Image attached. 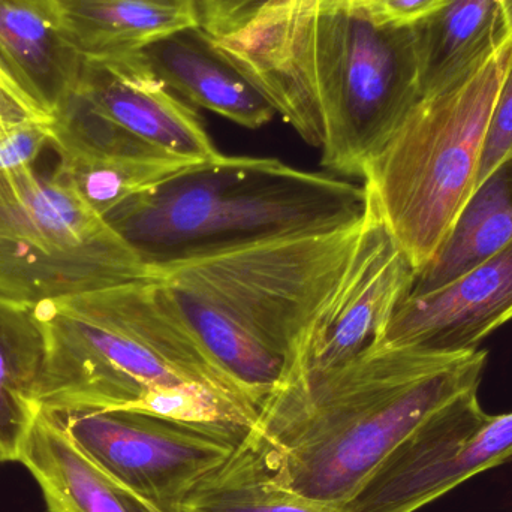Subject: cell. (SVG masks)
Masks as SVG:
<instances>
[{"mask_svg":"<svg viewBox=\"0 0 512 512\" xmlns=\"http://www.w3.org/2000/svg\"><path fill=\"white\" fill-rule=\"evenodd\" d=\"M486 351L441 354L379 343L319 372H292L249 429L271 478L313 504L342 508L427 417L480 387Z\"/></svg>","mask_w":512,"mask_h":512,"instance_id":"cell-1","label":"cell"},{"mask_svg":"<svg viewBox=\"0 0 512 512\" xmlns=\"http://www.w3.org/2000/svg\"><path fill=\"white\" fill-rule=\"evenodd\" d=\"M361 224L363 216L328 230L186 256L156 267V282L259 409L294 367Z\"/></svg>","mask_w":512,"mask_h":512,"instance_id":"cell-2","label":"cell"},{"mask_svg":"<svg viewBox=\"0 0 512 512\" xmlns=\"http://www.w3.org/2000/svg\"><path fill=\"white\" fill-rule=\"evenodd\" d=\"M35 400L44 411H137L162 391L197 388L259 409L195 336L156 280L42 301Z\"/></svg>","mask_w":512,"mask_h":512,"instance_id":"cell-3","label":"cell"},{"mask_svg":"<svg viewBox=\"0 0 512 512\" xmlns=\"http://www.w3.org/2000/svg\"><path fill=\"white\" fill-rule=\"evenodd\" d=\"M366 206L364 185L343 177L222 153L105 219L156 270L186 256L349 224Z\"/></svg>","mask_w":512,"mask_h":512,"instance_id":"cell-4","label":"cell"},{"mask_svg":"<svg viewBox=\"0 0 512 512\" xmlns=\"http://www.w3.org/2000/svg\"><path fill=\"white\" fill-rule=\"evenodd\" d=\"M512 38L447 86L421 93L363 183L400 248L423 270L477 188Z\"/></svg>","mask_w":512,"mask_h":512,"instance_id":"cell-5","label":"cell"},{"mask_svg":"<svg viewBox=\"0 0 512 512\" xmlns=\"http://www.w3.org/2000/svg\"><path fill=\"white\" fill-rule=\"evenodd\" d=\"M310 81L321 114L322 168L363 180L421 96L414 26H381L369 11L328 3L313 29Z\"/></svg>","mask_w":512,"mask_h":512,"instance_id":"cell-6","label":"cell"},{"mask_svg":"<svg viewBox=\"0 0 512 512\" xmlns=\"http://www.w3.org/2000/svg\"><path fill=\"white\" fill-rule=\"evenodd\" d=\"M156 280L104 216L32 167L0 173V301H42Z\"/></svg>","mask_w":512,"mask_h":512,"instance_id":"cell-7","label":"cell"},{"mask_svg":"<svg viewBox=\"0 0 512 512\" xmlns=\"http://www.w3.org/2000/svg\"><path fill=\"white\" fill-rule=\"evenodd\" d=\"M44 412L81 453L158 512H183L192 490L249 430L122 409Z\"/></svg>","mask_w":512,"mask_h":512,"instance_id":"cell-8","label":"cell"},{"mask_svg":"<svg viewBox=\"0 0 512 512\" xmlns=\"http://www.w3.org/2000/svg\"><path fill=\"white\" fill-rule=\"evenodd\" d=\"M478 388L427 417L382 460L342 510L417 512L471 478L511 462L512 412L487 414Z\"/></svg>","mask_w":512,"mask_h":512,"instance_id":"cell-9","label":"cell"},{"mask_svg":"<svg viewBox=\"0 0 512 512\" xmlns=\"http://www.w3.org/2000/svg\"><path fill=\"white\" fill-rule=\"evenodd\" d=\"M366 194L360 236L348 265L289 373L333 369L379 345L397 307L412 291L417 268L367 189Z\"/></svg>","mask_w":512,"mask_h":512,"instance_id":"cell-10","label":"cell"},{"mask_svg":"<svg viewBox=\"0 0 512 512\" xmlns=\"http://www.w3.org/2000/svg\"><path fill=\"white\" fill-rule=\"evenodd\" d=\"M75 87L104 116L156 149L195 162L222 155L194 105L165 84L144 51L81 57Z\"/></svg>","mask_w":512,"mask_h":512,"instance_id":"cell-11","label":"cell"},{"mask_svg":"<svg viewBox=\"0 0 512 512\" xmlns=\"http://www.w3.org/2000/svg\"><path fill=\"white\" fill-rule=\"evenodd\" d=\"M512 319V240L453 282L400 303L381 343L441 354L478 351Z\"/></svg>","mask_w":512,"mask_h":512,"instance_id":"cell-12","label":"cell"},{"mask_svg":"<svg viewBox=\"0 0 512 512\" xmlns=\"http://www.w3.org/2000/svg\"><path fill=\"white\" fill-rule=\"evenodd\" d=\"M80 65L50 0H0V66L45 116L74 89Z\"/></svg>","mask_w":512,"mask_h":512,"instance_id":"cell-13","label":"cell"},{"mask_svg":"<svg viewBox=\"0 0 512 512\" xmlns=\"http://www.w3.org/2000/svg\"><path fill=\"white\" fill-rule=\"evenodd\" d=\"M143 51L165 84L194 107L248 129L262 128L276 116L259 90L213 50L200 27L174 33Z\"/></svg>","mask_w":512,"mask_h":512,"instance_id":"cell-14","label":"cell"},{"mask_svg":"<svg viewBox=\"0 0 512 512\" xmlns=\"http://www.w3.org/2000/svg\"><path fill=\"white\" fill-rule=\"evenodd\" d=\"M60 30L81 57L146 50L201 24L200 0H50Z\"/></svg>","mask_w":512,"mask_h":512,"instance_id":"cell-15","label":"cell"},{"mask_svg":"<svg viewBox=\"0 0 512 512\" xmlns=\"http://www.w3.org/2000/svg\"><path fill=\"white\" fill-rule=\"evenodd\" d=\"M18 463L35 478L48 512H155L81 453L41 409Z\"/></svg>","mask_w":512,"mask_h":512,"instance_id":"cell-16","label":"cell"},{"mask_svg":"<svg viewBox=\"0 0 512 512\" xmlns=\"http://www.w3.org/2000/svg\"><path fill=\"white\" fill-rule=\"evenodd\" d=\"M414 29L421 93L462 77L512 38L499 0H453Z\"/></svg>","mask_w":512,"mask_h":512,"instance_id":"cell-17","label":"cell"},{"mask_svg":"<svg viewBox=\"0 0 512 512\" xmlns=\"http://www.w3.org/2000/svg\"><path fill=\"white\" fill-rule=\"evenodd\" d=\"M512 240V152L475 189L447 242L418 271L411 294L453 282Z\"/></svg>","mask_w":512,"mask_h":512,"instance_id":"cell-18","label":"cell"},{"mask_svg":"<svg viewBox=\"0 0 512 512\" xmlns=\"http://www.w3.org/2000/svg\"><path fill=\"white\" fill-rule=\"evenodd\" d=\"M42 352L32 307L0 301V465L18 462L38 414L33 393Z\"/></svg>","mask_w":512,"mask_h":512,"instance_id":"cell-19","label":"cell"},{"mask_svg":"<svg viewBox=\"0 0 512 512\" xmlns=\"http://www.w3.org/2000/svg\"><path fill=\"white\" fill-rule=\"evenodd\" d=\"M183 512H345L313 504L277 486L258 442L246 433L224 465L192 490Z\"/></svg>","mask_w":512,"mask_h":512,"instance_id":"cell-20","label":"cell"},{"mask_svg":"<svg viewBox=\"0 0 512 512\" xmlns=\"http://www.w3.org/2000/svg\"><path fill=\"white\" fill-rule=\"evenodd\" d=\"M53 179L71 189L90 209L107 216L120 204L156 188L171 177L204 162L164 158H86L59 156Z\"/></svg>","mask_w":512,"mask_h":512,"instance_id":"cell-21","label":"cell"},{"mask_svg":"<svg viewBox=\"0 0 512 512\" xmlns=\"http://www.w3.org/2000/svg\"><path fill=\"white\" fill-rule=\"evenodd\" d=\"M512 152V53L490 117L478 170L477 188ZM475 188V189H477Z\"/></svg>","mask_w":512,"mask_h":512,"instance_id":"cell-22","label":"cell"},{"mask_svg":"<svg viewBox=\"0 0 512 512\" xmlns=\"http://www.w3.org/2000/svg\"><path fill=\"white\" fill-rule=\"evenodd\" d=\"M453 0H379L369 9L381 26L412 27L435 15Z\"/></svg>","mask_w":512,"mask_h":512,"instance_id":"cell-23","label":"cell"},{"mask_svg":"<svg viewBox=\"0 0 512 512\" xmlns=\"http://www.w3.org/2000/svg\"><path fill=\"white\" fill-rule=\"evenodd\" d=\"M30 119L53 120L45 116L26 98V95L15 86L14 81L0 66V126Z\"/></svg>","mask_w":512,"mask_h":512,"instance_id":"cell-24","label":"cell"},{"mask_svg":"<svg viewBox=\"0 0 512 512\" xmlns=\"http://www.w3.org/2000/svg\"><path fill=\"white\" fill-rule=\"evenodd\" d=\"M379 0H339L342 8L348 11H369Z\"/></svg>","mask_w":512,"mask_h":512,"instance_id":"cell-25","label":"cell"},{"mask_svg":"<svg viewBox=\"0 0 512 512\" xmlns=\"http://www.w3.org/2000/svg\"><path fill=\"white\" fill-rule=\"evenodd\" d=\"M499 3H501L502 9H504V14L507 17L508 26H510L512 33V0H499Z\"/></svg>","mask_w":512,"mask_h":512,"instance_id":"cell-26","label":"cell"},{"mask_svg":"<svg viewBox=\"0 0 512 512\" xmlns=\"http://www.w3.org/2000/svg\"><path fill=\"white\" fill-rule=\"evenodd\" d=\"M153 511L158 512V511L155 510V508H153Z\"/></svg>","mask_w":512,"mask_h":512,"instance_id":"cell-27","label":"cell"}]
</instances>
